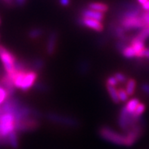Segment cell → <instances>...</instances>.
<instances>
[{
    "label": "cell",
    "mask_w": 149,
    "mask_h": 149,
    "mask_svg": "<svg viewBox=\"0 0 149 149\" xmlns=\"http://www.w3.org/2000/svg\"><path fill=\"white\" fill-rule=\"evenodd\" d=\"M147 1L148 0H138V2L141 5V6H142V5H143L144 3H146Z\"/></svg>",
    "instance_id": "cell-33"
},
{
    "label": "cell",
    "mask_w": 149,
    "mask_h": 149,
    "mask_svg": "<svg viewBox=\"0 0 149 149\" xmlns=\"http://www.w3.org/2000/svg\"><path fill=\"white\" fill-rule=\"evenodd\" d=\"M59 2H60L61 6H64V7H66V6H69L70 1V0H59Z\"/></svg>",
    "instance_id": "cell-29"
},
{
    "label": "cell",
    "mask_w": 149,
    "mask_h": 149,
    "mask_svg": "<svg viewBox=\"0 0 149 149\" xmlns=\"http://www.w3.org/2000/svg\"><path fill=\"white\" fill-rule=\"evenodd\" d=\"M118 24L123 26L126 31L136 30H140L146 26L145 23L141 17V15L138 16V17L122 19V20L118 21Z\"/></svg>",
    "instance_id": "cell-5"
},
{
    "label": "cell",
    "mask_w": 149,
    "mask_h": 149,
    "mask_svg": "<svg viewBox=\"0 0 149 149\" xmlns=\"http://www.w3.org/2000/svg\"><path fill=\"white\" fill-rule=\"evenodd\" d=\"M45 67V61L42 58L33 59L32 61H30L29 64L30 70H34V71L39 72L41 71Z\"/></svg>",
    "instance_id": "cell-11"
},
{
    "label": "cell",
    "mask_w": 149,
    "mask_h": 149,
    "mask_svg": "<svg viewBox=\"0 0 149 149\" xmlns=\"http://www.w3.org/2000/svg\"><path fill=\"white\" fill-rule=\"evenodd\" d=\"M130 45V42L126 40H117L115 43V48L117 51L119 52H122L123 49L127 47V45Z\"/></svg>",
    "instance_id": "cell-20"
},
{
    "label": "cell",
    "mask_w": 149,
    "mask_h": 149,
    "mask_svg": "<svg viewBox=\"0 0 149 149\" xmlns=\"http://www.w3.org/2000/svg\"><path fill=\"white\" fill-rule=\"evenodd\" d=\"M0 24H1V20H0Z\"/></svg>",
    "instance_id": "cell-34"
},
{
    "label": "cell",
    "mask_w": 149,
    "mask_h": 149,
    "mask_svg": "<svg viewBox=\"0 0 149 149\" xmlns=\"http://www.w3.org/2000/svg\"><path fill=\"white\" fill-rule=\"evenodd\" d=\"M142 8L143 11H149V0H148L146 3L142 5Z\"/></svg>",
    "instance_id": "cell-30"
},
{
    "label": "cell",
    "mask_w": 149,
    "mask_h": 149,
    "mask_svg": "<svg viewBox=\"0 0 149 149\" xmlns=\"http://www.w3.org/2000/svg\"><path fill=\"white\" fill-rule=\"evenodd\" d=\"M141 17L146 26H149V11H143L141 14Z\"/></svg>",
    "instance_id": "cell-24"
},
{
    "label": "cell",
    "mask_w": 149,
    "mask_h": 149,
    "mask_svg": "<svg viewBox=\"0 0 149 149\" xmlns=\"http://www.w3.org/2000/svg\"><path fill=\"white\" fill-rule=\"evenodd\" d=\"M9 96L10 95L8 93V91L2 86H0V105L3 104L5 102H6Z\"/></svg>",
    "instance_id": "cell-21"
},
{
    "label": "cell",
    "mask_w": 149,
    "mask_h": 149,
    "mask_svg": "<svg viewBox=\"0 0 149 149\" xmlns=\"http://www.w3.org/2000/svg\"><path fill=\"white\" fill-rule=\"evenodd\" d=\"M119 84L118 81L117 80V79L115 78L114 76H110L107 78L106 79V85H109V86H117V85Z\"/></svg>",
    "instance_id": "cell-23"
},
{
    "label": "cell",
    "mask_w": 149,
    "mask_h": 149,
    "mask_svg": "<svg viewBox=\"0 0 149 149\" xmlns=\"http://www.w3.org/2000/svg\"><path fill=\"white\" fill-rule=\"evenodd\" d=\"M45 117L47 118V120L52 121L53 123L68 126V127H77L79 125L78 120L75 118L68 117V116L61 115L56 113H47L45 114Z\"/></svg>",
    "instance_id": "cell-4"
},
{
    "label": "cell",
    "mask_w": 149,
    "mask_h": 149,
    "mask_svg": "<svg viewBox=\"0 0 149 149\" xmlns=\"http://www.w3.org/2000/svg\"><path fill=\"white\" fill-rule=\"evenodd\" d=\"M7 144L11 148L16 149L19 146V139H18V132L15 130L12 132L8 136L7 139Z\"/></svg>",
    "instance_id": "cell-12"
},
{
    "label": "cell",
    "mask_w": 149,
    "mask_h": 149,
    "mask_svg": "<svg viewBox=\"0 0 149 149\" xmlns=\"http://www.w3.org/2000/svg\"><path fill=\"white\" fill-rule=\"evenodd\" d=\"M34 88L35 89L40 92H43V91L48 90V86L45 84L42 83H36L34 85Z\"/></svg>",
    "instance_id": "cell-25"
},
{
    "label": "cell",
    "mask_w": 149,
    "mask_h": 149,
    "mask_svg": "<svg viewBox=\"0 0 149 149\" xmlns=\"http://www.w3.org/2000/svg\"><path fill=\"white\" fill-rule=\"evenodd\" d=\"M38 78V72L34 71L32 70H28L24 77V80L22 82L21 86L20 88L23 92H27L30 90L36 83Z\"/></svg>",
    "instance_id": "cell-7"
},
{
    "label": "cell",
    "mask_w": 149,
    "mask_h": 149,
    "mask_svg": "<svg viewBox=\"0 0 149 149\" xmlns=\"http://www.w3.org/2000/svg\"><path fill=\"white\" fill-rule=\"evenodd\" d=\"M26 0H15V2L17 4V6H22L24 5Z\"/></svg>",
    "instance_id": "cell-31"
},
{
    "label": "cell",
    "mask_w": 149,
    "mask_h": 149,
    "mask_svg": "<svg viewBox=\"0 0 149 149\" xmlns=\"http://www.w3.org/2000/svg\"><path fill=\"white\" fill-rule=\"evenodd\" d=\"M117 93H118V97H119L120 102H128L129 95L127 94L126 89H123V88H119V89H117Z\"/></svg>",
    "instance_id": "cell-19"
},
{
    "label": "cell",
    "mask_w": 149,
    "mask_h": 149,
    "mask_svg": "<svg viewBox=\"0 0 149 149\" xmlns=\"http://www.w3.org/2000/svg\"><path fill=\"white\" fill-rule=\"evenodd\" d=\"M146 111V104H144V103H142V102H140L139 105L137 106V108L135 110L134 113L132 114V116L136 118H139V117H142V115L143 114V113Z\"/></svg>",
    "instance_id": "cell-18"
},
{
    "label": "cell",
    "mask_w": 149,
    "mask_h": 149,
    "mask_svg": "<svg viewBox=\"0 0 149 149\" xmlns=\"http://www.w3.org/2000/svg\"><path fill=\"white\" fill-rule=\"evenodd\" d=\"M106 89L108 91V94L113 102H114L115 104H118L120 100L119 97H118V93H117V89L114 86H111L109 85H106Z\"/></svg>",
    "instance_id": "cell-14"
},
{
    "label": "cell",
    "mask_w": 149,
    "mask_h": 149,
    "mask_svg": "<svg viewBox=\"0 0 149 149\" xmlns=\"http://www.w3.org/2000/svg\"><path fill=\"white\" fill-rule=\"evenodd\" d=\"M99 136L107 142L119 146H127V136L117 132L111 127L102 126L98 130Z\"/></svg>",
    "instance_id": "cell-2"
},
{
    "label": "cell",
    "mask_w": 149,
    "mask_h": 149,
    "mask_svg": "<svg viewBox=\"0 0 149 149\" xmlns=\"http://www.w3.org/2000/svg\"><path fill=\"white\" fill-rule=\"evenodd\" d=\"M58 40V33L56 31H52L49 33L45 45V51L49 56H52L55 54Z\"/></svg>",
    "instance_id": "cell-8"
},
{
    "label": "cell",
    "mask_w": 149,
    "mask_h": 149,
    "mask_svg": "<svg viewBox=\"0 0 149 149\" xmlns=\"http://www.w3.org/2000/svg\"><path fill=\"white\" fill-rule=\"evenodd\" d=\"M44 34L43 29L40 28V27H36V28H33L30 30L27 35L29 38L31 40H36L38 38H40Z\"/></svg>",
    "instance_id": "cell-17"
},
{
    "label": "cell",
    "mask_w": 149,
    "mask_h": 149,
    "mask_svg": "<svg viewBox=\"0 0 149 149\" xmlns=\"http://www.w3.org/2000/svg\"><path fill=\"white\" fill-rule=\"evenodd\" d=\"M80 15L83 17H88V18L94 19L98 21H103L104 19V14L102 12H99V11H94L92 10L89 8H83L80 11Z\"/></svg>",
    "instance_id": "cell-9"
},
{
    "label": "cell",
    "mask_w": 149,
    "mask_h": 149,
    "mask_svg": "<svg viewBox=\"0 0 149 149\" xmlns=\"http://www.w3.org/2000/svg\"><path fill=\"white\" fill-rule=\"evenodd\" d=\"M89 70V64H88L86 61H83V63L80 64V66H79V70L83 73V74H85L86 72H87Z\"/></svg>",
    "instance_id": "cell-27"
},
{
    "label": "cell",
    "mask_w": 149,
    "mask_h": 149,
    "mask_svg": "<svg viewBox=\"0 0 149 149\" xmlns=\"http://www.w3.org/2000/svg\"><path fill=\"white\" fill-rule=\"evenodd\" d=\"M122 55L127 59H132L136 58V52L131 45H128L121 52Z\"/></svg>",
    "instance_id": "cell-16"
},
{
    "label": "cell",
    "mask_w": 149,
    "mask_h": 149,
    "mask_svg": "<svg viewBox=\"0 0 149 149\" xmlns=\"http://www.w3.org/2000/svg\"><path fill=\"white\" fill-rule=\"evenodd\" d=\"M141 89L146 95H147L148 96H149V83H142L141 85Z\"/></svg>",
    "instance_id": "cell-28"
},
{
    "label": "cell",
    "mask_w": 149,
    "mask_h": 149,
    "mask_svg": "<svg viewBox=\"0 0 149 149\" xmlns=\"http://www.w3.org/2000/svg\"><path fill=\"white\" fill-rule=\"evenodd\" d=\"M136 89V81L134 79H128L127 82L126 83V91H127V94L129 95V96H132L134 94L135 91Z\"/></svg>",
    "instance_id": "cell-15"
},
{
    "label": "cell",
    "mask_w": 149,
    "mask_h": 149,
    "mask_svg": "<svg viewBox=\"0 0 149 149\" xmlns=\"http://www.w3.org/2000/svg\"><path fill=\"white\" fill-rule=\"evenodd\" d=\"M17 60V58L13 53L3 45H0V61L6 74H12L15 71V66Z\"/></svg>",
    "instance_id": "cell-3"
},
{
    "label": "cell",
    "mask_w": 149,
    "mask_h": 149,
    "mask_svg": "<svg viewBox=\"0 0 149 149\" xmlns=\"http://www.w3.org/2000/svg\"><path fill=\"white\" fill-rule=\"evenodd\" d=\"M3 1L6 5H8V6H11L14 2V0H3Z\"/></svg>",
    "instance_id": "cell-32"
},
{
    "label": "cell",
    "mask_w": 149,
    "mask_h": 149,
    "mask_svg": "<svg viewBox=\"0 0 149 149\" xmlns=\"http://www.w3.org/2000/svg\"><path fill=\"white\" fill-rule=\"evenodd\" d=\"M137 58H147L149 60V48H145L143 51L138 55Z\"/></svg>",
    "instance_id": "cell-26"
},
{
    "label": "cell",
    "mask_w": 149,
    "mask_h": 149,
    "mask_svg": "<svg viewBox=\"0 0 149 149\" xmlns=\"http://www.w3.org/2000/svg\"><path fill=\"white\" fill-rule=\"evenodd\" d=\"M113 76L115 77L119 83H126L128 80V78L124 74L121 73V72H116L115 74H113Z\"/></svg>",
    "instance_id": "cell-22"
},
{
    "label": "cell",
    "mask_w": 149,
    "mask_h": 149,
    "mask_svg": "<svg viewBox=\"0 0 149 149\" xmlns=\"http://www.w3.org/2000/svg\"><path fill=\"white\" fill-rule=\"evenodd\" d=\"M87 8H89L92 10H94V11L102 12V13L107 12L108 11V6L107 4L103 3V2H89L88 4V6H87Z\"/></svg>",
    "instance_id": "cell-10"
},
{
    "label": "cell",
    "mask_w": 149,
    "mask_h": 149,
    "mask_svg": "<svg viewBox=\"0 0 149 149\" xmlns=\"http://www.w3.org/2000/svg\"><path fill=\"white\" fill-rule=\"evenodd\" d=\"M13 108V104H7L6 107L0 110V144H7L8 136L17 128L15 110Z\"/></svg>",
    "instance_id": "cell-1"
},
{
    "label": "cell",
    "mask_w": 149,
    "mask_h": 149,
    "mask_svg": "<svg viewBox=\"0 0 149 149\" xmlns=\"http://www.w3.org/2000/svg\"><path fill=\"white\" fill-rule=\"evenodd\" d=\"M139 103H140L139 99H138L137 98H132V99H130V100L127 102V103L126 104L125 107H126L127 111H128L129 113H130V114H133L135 110L136 109L137 106L139 105Z\"/></svg>",
    "instance_id": "cell-13"
},
{
    "label": "cell",
    "mask_w": 149,
    "mask_h": 149,
    "mask_svg": "<svg viewBox=\"0 0 149 149\" xmlns=\"http://www.w3.org/2000/svg\"><path fill=\"white\" fill-rule=\"evenodd\" d=\"M77 24L79 26L86 27V28L93 30L98 33L102 32L104 30V26L101 21H96L94 19L88 18V17H79L78 19Z\"/></svg>",
    "instance_id": "cell-6"
}]
</instances>
